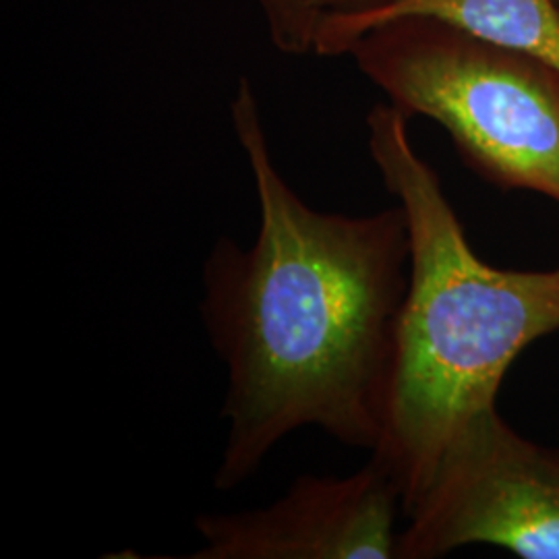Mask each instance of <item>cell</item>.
Segmentation results:
<instances>
[{"label": "cell", "mask_w": 559, "mask_h": 559, "mask_svg": "<svg viewBox=\"0 0 559 559\" xmlns=\"http://www.w3.org/2000/svg\"><path fill=\"white\" fill-rule=\"evenodd\" d=\"M230 119L260 230L251 247L222 237L203 265L201 316L228 367L221 491L242 485L300 427L376 450L411 272L400 205L367 216L307 205L272 158L249 80L239 81Z\"/></svg>", "instance_id": "6da1fadb"}, {"label": "cell", "mask_w": 559, "mask_h": 559, "mask_svg": "<svg viewBox=\"0 0 559 559\" xmlns=\"http://www.w3.org/2000/svg\"><path fill=\"white\" fill-rule=\"evenodd\" d=\"M367 145L411 239L383 433L371 452L399 483L406 516L448 443L498 404L514 360L558 332L559 267L503 270L480 260L440 177L415 150L408 117L390 102L367 115Z\"/></svg>", "instance_id": "7a4b0ae2"}, {"label": "cell", "mask_w": 559, "mask_h": 559, "mask_svg": "<svg viewBox=\"0 0 559 559\" xmlns=\"http://www.w3.org/2000/svg\"><path fill=\"white\" fill-rule=\"evenodd\" d=\"M346 57L408 119L438 122L480 179L559 203L556 69L420 15L376 23Z\"/></svg>", "instance_id": "3957f363"}, {"label": "cell", "mask_w": 559, "mask_h": 559, "mask_svg": "<svg viewBox=\"0 0 559 559\" xmlns=\"http://www.w3.org/2000/svg\"><path fill=\"white\" fill-rule=\"evenodd\" d=\"M406 519L396 559L443 558L468 545L559 559V448L524 438L489 406L448 443Z\"/></svg>", "instance_id": "277c9868"}, {"label": "cell", "mask_w": 559, "mask_h": 559, "mask_svg": "<svg viewBox=\"0 0 559 559\" xmlns=\"http://www.w3.org/2000/svg\"><path fill=\"white\" fill-rule=\"evenodd\" d=\"M399 512V483L371 459L344 479L302 475L267 508L198 516L189 558L396 559Z\"/></svg>", "instance_id": "5b68a950"}, {"label": "cell", "mask_w": 559, "mask_h": 559, "mask_svg": "<svg viewBox=\"0 0 559 559\" xmlns=\"http://www.w3.org/2000/svg\"><path fill=\"white\" fill-rule=\"evenodd\" d=\"M408 15L433 17L543 60L559 73V0H396L373 11L330 15L309 34L307 55L346 57L376 23Z\"/></svg>", "instance_id": "8992f818"}, {"label": "cell", "mask_w": 559, "mask_h": 559, "mask_svg": "<svg viewBox=\"0 0 559 559\" xmlns=\"http://www.w3.org/2000/svg\"><path fill=\"white\" fill-rule=\"evenodd\" d=\"M396 0H258L272 41L286 55L307 57L313 25L330 15L362 13Z\"/></svg>", "instance_id": "52a82bcc"}]
</instances>
